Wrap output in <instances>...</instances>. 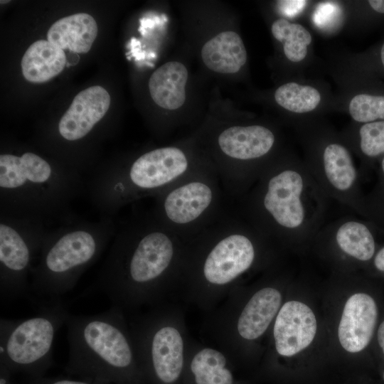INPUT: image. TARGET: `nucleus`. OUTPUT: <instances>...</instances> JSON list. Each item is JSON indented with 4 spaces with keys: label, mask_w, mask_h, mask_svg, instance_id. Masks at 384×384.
Instances as JSON below:
<instances>
[{
    "label": "nucleus",
    "mask_w": 384,
    "mask_h": 384,
    "mask_svg": "<svg viewBox=\"0 0 384 384\" xmlns=\"http://www.w3.org/2000/svg\"><path fill=\"white\" fill-rule=\"evenodd\" d=\"M184 240L151 211L132 213L121 225L94 287L118 306L137 288L152 285L169 270Z\"/></svg>",
    "instance_id": "1"
},
{
    "label": "nucleus",
    "mask_w": 384,
    "mask_h": 384,
    "mask_svg": "<svg viewBox=\"0 0 384 384\" xmlns=\"http://www.w3.org/2000/svg\"><path fill=\"white\" fill-rule=\"evenodd\" d=\"M82 174L32 151L0 155V210L63 221L85 189Z\"/></svg>",
    "instance_id": "2"
},
{
    "label": "nucleus",
    "mask_w": 384,
    "mask_h": 384,
    "mask_svg": "<svg viewBox=\"0 0 384 384\" xmlns=\"http://www.w3.org/2000/svg\"><path fill=\"white\" fill-rule=\"evenodd\" d=\"M117 228L114 217L90 221L75 215L48 230L30 275L33 302L60 300L102 255Z\"/></svg>",
    "instance_id": "3"
},
{
    "label": "nucleus",
    "mask_w": 384,
    "mask_h": 384,
    "mask_svg": "<svg viewBox=\"0 0 384 384\" xmlns=\"http://www.w3.org/2000/svg\"><path fill=\"white\" fill-rule=\"evenodd\" d=\"M207 166L193 161L179 147L164 146L126 163L102 166L90 174L86 190L100 216L114 217L124 206L154 198Z\"/></svg>",
    "instance_id": "4"
},
{
    "label": "nucleus",
    "mask_w": 384,
    "mask_h": 384,
    "mask_svg": "<svg viewBox=\"0 0 384 384\" xmlns=\"http://www.w3.org/2000/svg\"><path fill=\"white\" fill-rule=\"evenodd\" d=\"M68 374L107 384H132V348L119 309L92 316L68 314Z\"/></svg>",
    "instance_id": "5"
},
{
    "label": "nucleus",
    "mask_w": 384,
    "mask_h": 384,
    "mask_svg": "<svg viewBox=\"0 0 384 384\" xmlns=\"http://www.w3.org/2000/svg\"><path fill=\"white\" fill-rule=\"evenodd\" d=\"M153 214L184 240L213 223L230 203L214 166L208 165L154 198Z\"/></svg>",
    "instance_id": "6"
},
{
    "label": "nucleus",
    "mask_w": 384,
    "mask_h": 384,
    "mask_svg": "<svg viewBox=\"0 0 384 384\" xmlns=\"http://www.w3.org/2000/svg\"><path fill=\"white\" fill-rule=\"evenodd\" d=\"M38 315L23 320L1 319L0 366L13 375L43 377L53 363L57 331L66 322L68 312L60 300L39 306Z\"/></svg>",
    "instance_id": "7"
},
{
    "label": "nucleus",
    "mask_w": 384,
    "mask_h": 384,
    "mask_svg": "<svg viewBox=\"0 0 384 384\" xmlns=\"http://www.w3.org/2000/svg\"><path fill=\"white\" fill-rule=\"evenodd\" d=\"M41 218L0 210V294L1 300L33 302L30 275L48 230Z\"/></svg>",
    "instance_id": "8"
},
{
    "label": "nucleus",
    "mask_w": 384,
    "mask_h": 384,
    "mask_svg": "<svg viewBox=\"0 0 384 384\" xmlns=\"http://www.w3.org/2000/svg\"><path fill=\"white\" fill-rule=\"evenodd\" d=\"M201 232L211 245L202 266L207 282L228 284L251 267L255 257L254 244L234 217L233 206Z\"/></svg>",
    "instance_id": "9"
},
{
    "label": "nucleus",
    "mask_w": 384,
    "mask_h": 384,
    "mask_svg": "<svg viewBox=\"0 0 384 384\" xmlns=\"http://www.w3.org/2000/svg\"><path fill=\"white\" fill-rule=\"evenodd\" d=\"M274 141L272 132L261 125L233 126L219 134L218 146L228 161L216 171L227 197L238 164L265 156L272 148Z\"/></svg>",
    "instance_id": "10"
},
{
    "label": "nucleus",
    "mask_w": 384,
    "mask_h": 384,
    "mask_svg": "<svg viewBox=\"0 0 384 384\" xmlns=\"http://www.w3.org/2000/svg\"><path fill=\"white\" fill-rule=\"evenodd\" d=\"M110 102L108 92L99 85L80 92L59 120V137L70 143L84 139L105 117Z\"/></svg>",
    "instance_id": "11"
},
{
    "label": "nucleus",
    "mask_w": 384,
    "mask_h": 384,
    "mask_svg": "<svg viewBox=\"0 0 384 384\" xmlns=\"http://www.w3.org/2000/svg\"><path fill=\"white\" fill-rule=\"evenodd\" d=\"M302 188V178L296 171L284 170L273 175L267 183L262 197L265 210L282 227L299 226L304 217L300 201Z\"/></svg>",
    "instance_id": "12"
},
{
    "label": "nucleus",
    "mask_w": 384,
    "mask_h": 384,
    "mask_svg": "<svg viewBox=\"0 0 384 384\" xmlns=\"http://www.w3.org/2000/svg\"><path fill=\"white\" fill-rule=\"evenodd\" d=\"M316 329L315 315L307 305L298 301L286 302L274 326L277 351L284 356L298 353L312 342Z\"/></svg>",
    "instance_id": "13"
},
{
    "label": "nucleus",
    "mask_w": 384,
    "mask_h": 384,
    "mask_svg": "<svg viewBox=\"0 0 384 384\" xmlns=\"http://www.w3.org/2000/svg\"><path fill=\"white\" fill-rule=\"evenodd\" d=\"M378 316L375 300L365 293H357L346 301L338 329L341 345L347 351L364 349L373 335Z\"/></svg>",
    "instance_id": "14"
},
{
    "label": "nucleus",
    "mask_w": 384,
    "mask_h": 384,
    "mask_svg": "<svg viewBox=\"0 0 384 384\" xmlns=\"http://www.w3.org/2000/svg\"><path fill=\"white\" fill-rule=\"evenodd\" d=\"M149 356L151 369L160 382L176 381L183 365V343L179 332L171 326L156 331L150 340Z\"/></svg>",
    "instance_id": "15"
},
{
    "label": "nucleus",
    "mask_w": 384,
    "mask_h": 384,
    "mask_svg": "<svg viewBox=\"0 0 384 384\" xmlns=\"http://www.w3.org/2000/svg\"><path fill=\"white\" fill-rule=\"evenodd\" d=\"M95 18L85 13L75 14L56 21L48 29L47 39L62 50L87 53L97 35Z\"/></svg>",
    "instance_id": "16"
},
{
    "label": "nucleus",
    "mask_w": 384,
    "mask_h": 384,
    "mask_svg": "<svg viewBox=\"0 0 384 384\" xmlns=\"http://www.w3.org/2000/svg\"><path fill=\"white\" fill-rule=\"evenodd\" d=\"M187 79L188 71L183 64L177 61L166 63L149 78V89L152 100L166 110L181 107L186 100Z\"/></svg>",
    "instance_id": "17"
},
{
    "label": "nucleus",
    "mask_w": 384,
    "mask_h": 384,
    "mask_svg": "<svg viewBox=\"0 0 384 384\" xmlns=\"http://www.w3.org/2000/svg\"><path fill=\"white\" fill-rule=\"evenodd\" d=\"M282 302L280 292L266 287L257 292L245 305L238 321L240 335L247 340L260 336L277 314Z\"/></svg>",
    "instance_id": "18"
},
{
    "label": "nucleus",
    "mask_w": 384,
    "mask_h": 384,
    "mask_svg": "<svg viewBox=\"0 0 384 384\" xmlns=\"http://www.w3.org/2000/svg\"><path fill=\"white\" fill-rule=\"evenodd\" d=\"M201 57L211 70L220 73H237L247 61V51L240 36L224 31L204 44Z\"/></svg>",
    "instance_id": "19"
},
{
    "label": "nucleus",
    "mask_w": 384,
    "mask_h": 384,
    "mask_svg": "<svg viewBox=\"0 0 384 384\" xmlns=\"http://www.w3.org/2000/svg\"><path fill=\"white\" fill-rule=\"evenodd\" d=\"M65 64L63 50L48 40H38L28 48L21 66L26 80L33 83H43L60 73Z\"/></svg>",
    "instance_id": "20"
},
{
    "label": "nucleus",
    "mask_w": 384,
    "mask_h": 384,
    "mask_svg": "<svg viewBox=\"0 0 384 384\" xmlns=\"http://www.w3.org/2000/svg\"><path fill=\"white\" fill-rule=\"evenodd\" d=\"M226 360L219 351L204 348L193 357L191 370L196 384H233V375L225 366Z\"/></svg>",
    "instance_id": "21"
},
{
    "label": "nucleus",
    "mask_w": 384,
    "mask_h": 384,
    "mask_svg": "<svg viewBox=\"0 0 384 384\" xmlns=\"http://www.w3.org/2000/svg\"><path fill=\"white\" fill-rule=\"evenodd\" d=\"M271 31L283 43L284 53L289 60L299 63L306 58L312 37L302 25L279 18L273 22Z\"/></svg>",
    "instance_id": "22"
},
{
    "label": "nucleus",
    "mask_w": 384,
    "mask_h": 384,
    "mask_svg": "<svg viewBox=\"0 0 384 384\" xmlns=\"http://www.w3.org/2000/svg\"><path fill=\"white\" fill-rule=\"evenodd\" d=\"M324 165L330 183L345 191L353 183L356 172L348 151L338 144H329L324 151Z\"/></svg>",
    "instance_id": "23"
},
{
    "label": "nucleus",
    "mask_w": 384,
    "mask_h": 384,
    "mask_svg": "<svg viewBox=\"0 0 384 384\" xmlns=\"http://www.w3.org/2000/svg\"><path fill=\"white\" fill-rule=\"evenodd\" d=\"M336 241L343 251L359 260L367 261L375 252V241L370 231L358 222L342 225L337 231Z\"/></svg>",
    "instance_id": "24"
},
{
    "label": "nucleus",
    "mask_w": 384,
    "mask_h": 384,
    "mask_svg": "<svg viewBox=\"0 0 384 384\" xmlns=\"http://www.w3.org/2000/svg\"><path fill=\"white\" fill-rule=\"evenodd\" d=\"M321 94L314 87L291 82L279 87L274 92L277 103L295 113L314 110L321 102Z\"/></svg>",
    "instance_id": "25"
},
{
    "label": "nucleus",
    "mask_w": 384,
    "mask_h": 384,
    "mask_svg": "<svg viewBox=\"0 0 384 384\" xmlns=\"http://www.w3.org/2000/svg\"><path fill=\"white\" fill-rule=\"evenodd\" d=\"M348 111L351 117L363 124L384 120V92H363L350 101Z\"/></svg>",
    "instance_id": "26"
},
{
    "label": "nucleus",
    "mask_w": 384,
    "mask_h": 384,
    "mask_svg": "<svg viewBox=\"0 0 384 384\" xmlns=\"http://www.w3.org/2000/svg\"><path fill=\"white\" fill-rule=\"evenodd\" d=\"M360 147L367 156L384 154V120L363 124L359 129Z\"/></svg>",
    "instance_id": "27"
},
{
    "label": "nucleus",
    "mask_w": 384,
    "mask_h": 384,
    "mask_svg": "<svg viewBox=\"0 0 384 384\" xmlns=\"http://www.w3.org/2000/svg\"><path fill=\"white\" fill-rule=\"evenodd\" d=\"M26 384H107L88 379H72L69 378H48L41 377L37 378H26Z\"/></svg>",
    "instance_id": "28"
},
{
    "label": "nucleus",
    "mask_w": 384,
    "mask_h": 384,
    "mask_svg": "<svg viewBox=\"0 0 384 384\" xmlns=\"http://www.w3.org/2000/svg\"><path fill=\"white\" fill-rule=\"evenodd\" d=\"M13 375L4 366H0V384H14L12 381Z\"/></svg>",
    "instance_id": "29"
},
{
    "label": "nucleus",
    "mask_w": 384,
    "mask_h": 384,
    "mask_svg": "<svg viewBox=\"0 0 384 384\" xmlns=\"http://www.w3.org/2000/svg\"><path fill=\"white\" fill-rule=\"evenodd\" d=\"M374 265L378 270L384 272V247L380 249L376 254Z\"/></svg>",
    "instance_id": "30"
},
{
    "label": "nucleus",
    "mask_w": 384,
    "mask_h": 384,
    "mask_svg": "<svg viewBox=\"0 0 384 384\" xmlns=\"http://www.w3.org/2000/svg\"><path fill=\"white\" fill-rule=\"evenodd\" d=\"M377 337L378 344L384 353V321L379 326Z\"/></svg>",
    "instance_id": "31"
},
{
    "label": "nucleus",
    "mask_w": 384,
    "mask_h": 384,
    "mask_svg": "<svg viewBox=\"0 0 384 384\" xmlns=\"http://www.w3.org/2000/svg\"><path fill=\"white\" fill-rule=\"evenodd\" d=\"M378 68L384 73V42L380 45L378 52Z\"/></svg>",
    "instance_id": "32"
},
{
    "label": "nucleus",
    "mask_w": 384,
    "mask_h": 384,
    "mask_svg": "<svg viewBox=\"0 0 384 384\" xmlns=\"http://www.w3.org/2000/svg\"><path fill=\"white\" fill-rule=\"evenodd\" d=\"M381 166H382V169H383V174H384V156H383V158L382 159Z\"/></svg>",
    "instance_id": "33"
},
{
    "label": "nucleus",
    "mask_w": 384,
    "mask_h": 384,
    "mask_svg": "<svg viewBox=\"0 0 384 384\" xmlns=\"http://www.w3.org/2000/svg\"><path fill=\"white\" fill-rule=\"evenodd\" d=\"M383 380H384V372H383Z\"/></svg>",
    "instance_id": "34"
}]
</instances>
